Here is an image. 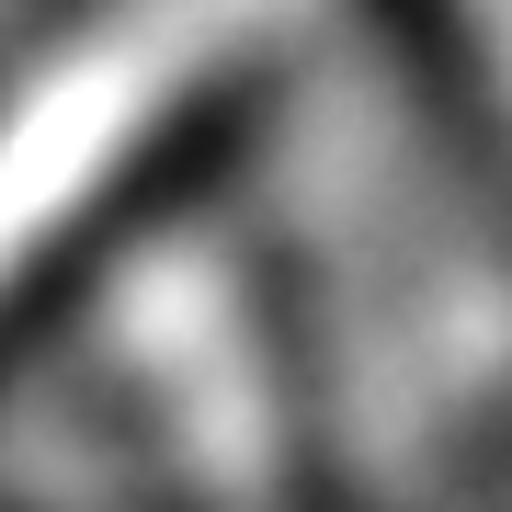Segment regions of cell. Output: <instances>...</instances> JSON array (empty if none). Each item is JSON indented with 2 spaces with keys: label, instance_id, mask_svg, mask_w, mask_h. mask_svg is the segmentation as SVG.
Here are the masks:
<instances>
[{
  "label": "cell",
  "instance_id": "1",
  "mask_svg": "<svg viewBox=\"0 0 512 512\" xmlns=\"http://www.w3.org/2000/svg\"><path fill=\"white\" fill-rule=\"evenodd\" d=\"M376 23H387V46H399V69H410V92L433 103V126L478 148V171L501 183V114H490V57L467 46V12L456 0H376Z\"/></svg>",
  "mask_w": 512,
  "mask_h": 512
}]
</instances>
